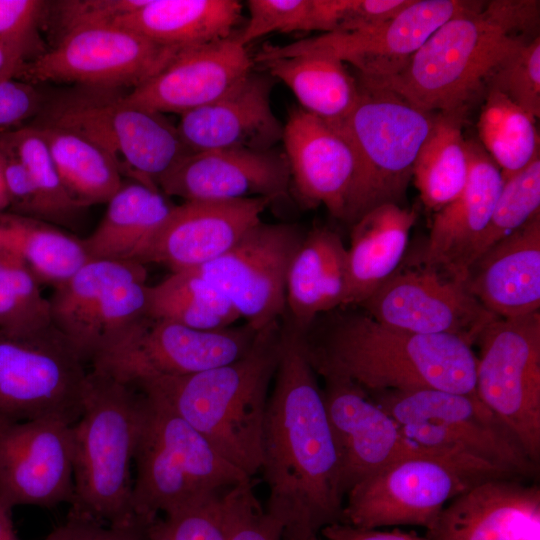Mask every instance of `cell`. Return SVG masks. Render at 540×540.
<instances>
[{
  "label": "cell",
  "instance_id": "6da1fadb",
  "mask_svg": "<svg viewBox=\"0 0 540 540\" xmlns=\"http://www.w3.org/2000/svg\"><path fill=\"white\" fill-rule=\"evenodd\" d=\"M281 323L260 471L268 488L265 511L281 523L285 540H305L341 522L345 496L323 390L304 352L301 331L285 318Z\"/></svg>",
  "mask_w": 540,
  "mask_h": 540
},
{
  "label": "cell",
  "instance_id": "7a4b0ae2",
  "mask_svg": "<svg viewBox=\"0 0 540 540\" xmlns=\"http://www.w3.org/2000/svg\"><path fill=\"white\" fill-rule=\"evenodd\" d=\"M301 338L317 375L348 380L367 394L433 388L476 395L477 356L458 336L408 332L340 307L316 317Z\"/></svg>",
  "mask_w": 540,
  "mask_h": 540
},
{
  "label": "cell",
  "instance_id": "3957f363",
  "mask_svg": "<svg viewBox=\"0 0 540 540\" xmlns=\"http://www.w3.org/2000/svg\"><path fill=\"white\" fill-rule=\"evenodd\" d=\"M539 6L535 0L479 1L442 24L397 74L358 78L426 112L467 108L499 66L534 38L528 36Z\"/></svg>",
  "mask_w": 540,
  "mask_h": 540
},
{
  "label": "cell",
  "instance_id": "277c9868",
  "mask_svg": "<svg viewBox=\"0 0 540 540\" xmlns=\"http://www.w3.org/2000/svg\"><path fill=\"white\" fill-rule=\"evenodd\" d=\"M281 320L260 330L241 359L189 375H159L132 386L166 404L231 464L253 478L262 465L270 386L281 350Z\"/></svg>",
  "mask_w": 540,
  "mask_h": 540
},
{
  "label": "cell",
  "instance_id": "5b68a950",
  "mask_svg": "<svg viewBox=\"0 0 540 540\" xmlns=\"http://www.w3.org/2000/svg\"><path fill=\"white\" fill-rule=\"evenodd\" d=\"M143 394L93 369L87 372L82 410L72 425L74 498L70 513L105 524L134 519L131 464L140 433Z\"/></svg>",
  "mask_w": 540,
  "mask_h": 540
},
{
  "label": "cell",
  "instance_id": "8992f818",
  "mask_svg": "<svg viewBox=\"0 0 540 540\" xmlns=\"http://www.w3.org/2000/svg\"><path fill=\"white\" fill-rule=\"evenodd\" d=\"M143 397L133 460L132 509L137 518L150 523L160 513H175L253 479L166 404Z\"/></svg>",
  "mask_w": 540,
  "mask_h": 540
},
{
  "label": "cell",
  "instance_id": "52a82bcc",
  "mask_svg": "<svg viewBox=\"0 0 540 540\" xmlns=\"http://www.w3.org/2000/svg\"><path fill=\"white\" fill-rule=\"evenodd\" d=\"M493 478L519 477L460 450L429 448L356 484L346 494L340 523L363 529L409 524L428 530L448 502Z\"/></svg>",
  "mask_w": 540,
  "mask_h": 540
},
{
  "label": "cell",
  "instance_id": "ba28073f",
  "mask_svg": "<svg viewBox=\"0 0 540 540\" xmlns=\"http://www.w3.org/2000/svg\"><path fill=\"white\" fill-rule=\"evenodd\" d=\"M357 80L360 94L355 108L343 122L335 123L343 128L358 156L351 224L376 206L400 205L435 117L389 89Z\"/></svg>",
  "mask_w": 540,
  "mask_h": 540
},
{
  "label": "cell",
  "instance_id": "9c48e42d",
  "mask_svg": "<svg viewBox=\"0 0 540 540\" xmlns=\"http://www.w3.org/2000/svg\"><path fill=\"white\" fill-rule=\"evenodd\" d=\"M367 395L419 446L460 450L519 477L537 471V465L477 395L433 388Z\"/></svg>",
  "mask_w": 540,
  "mask_h": 540
},
{
  "label": "cell",
  "instance_id": "30bf717a",
  "mask_svg": "<svg viewBox=\"0 0 540 540\" xmlns=\"http://www.w3.org/2000/svg\"><path fill=\"white\" fill-rule=\"evenodd\" d=\"M475 343V392L518 441L528 457L540 459V311L496 318Z\"/></svg>",
  "mask_w": 540,
  "mask_h": 540
},
{
  "label": "cell",
  "instance_id": "8fae6325",
  "mask_svg": "<svg viewBox=\"0 0 540 540\" xmlns=\"http://www.w3.org/2000/svg\"><path fill=\"white\" fill-rule=\"evenodd\" d=\"M259 331L248 324L195 329L143 316L91 363L129 385L159 375H189L229 365L245 356Z\"/></svg>",
  "mask_w": 540,
  "mask_h": 540
},
{
  "label": "cell",
  "instance_id": "7c38bea8",
  "mask_svg": "<svg viewBox=\"0 0 540 540\" xmlns=\"http://www.w3.org/2000/svg\"><path fill=\"white\" fill-rule=\"evenodd\" d=\"M85 363L52 326L25 338L0 332V425L80 417Z\"/></svg>",
  "mask_w": 540,
  "mask_h": 540
},
{
  "label": "cell",
  "instance_id": "4fadbf2b",
  "mask_svg": "<svg viewBox=\"0 0 540 540\" xmlns=\"http://www.w3.org/2000/svg\"><path fill=\"white\" fill-rule=\"evenodd\" d=\"M146 278L139 262L90 260L54 287L52 325L85 364L146 315Z\"/></svg>",
  "mask_w": 540,
  "mask_h": 540
},
{
  "label": "cell",
  "instance_id": "5bb4252c",
  "mask_svg": "<svg viewBox=\"0 0 540 540\" xmlns=\"http://www.w3.org/2000/svg\"><path fill=\"white\" fill-rule=\"evenodd\" d=\"M49 124L98 145L121 175L152 188L191 152L162 113L114 100L78 101L58 109ZM159 189V188H158Z\"/></svg>",
  "mask_w": 540,
  "mask_h": 540
},
{
  "label": "cell",
  "instance_id": "9a60e30c",
  "mask_svg": "<svg viewBox=\"0 0 540 540\" xmlns=\"http://www.w3.org/2000/svg\"><path fill=\"white\" fill-rule=\"evenodd\" d=\"M180 50L116 23L90 25L63 34L54 48L26 64L21 77L101 89L135 88L157 74Z\"/></svg>",
  "mask_w": 540,
  "mask_h": 540
},
{
  "label": "cell",
  "instance_id": "2e32d148",
  "mask_svg": "<svg viewBox=\"0 0 540 540\" xmlns=\"http://www.w3.org/2000/svg\"><path fill=\"white\" fill-rule=\"evenodd\" d=\"M479 1L412 0L394 17L355 32L324 33L286 45H266L254 58L266 59L300 54L337 58L358 71V77L381 80L397 74L425 41L446 21Z\"/></svg>",
  "mask_w": 540,
  "mask_h": 540
},
{
  "label": "cell",
  "instance_id": "e0dca14e",
  "mask_svg": "<svg viewBox=\"0 0 540 540\" xmlns=\"http://www.w3.org/2000/svg\"><path fill=\"white\" fill-rule=\"evenodd\" d=\"M305 234L296 224L260 221L226 253L195 270L260 331L285 315L287 272Z\"/></svg>",
  "mask_w": 540,
  "mask_h": 540
},
{
  "label": "cell",
  "instance_id": "ac0fdd59",
  "mask_svg": "<svg viewBox=\"0 0 540 540\" xmlns=\"http://www.w3.org/2000/svg\"><path fill=\"white\" fill-rule=\"evenodd\" d=\"M359 306L377 322L426 335H454L473 345L482 329L498 318L461 282L420 265L397 269Z\"/></svg>",
  "mask_w": 540,
  "mask_h": 540
},
{
  "label": "cell",
  "instance_id": "d6986e66",
  "mask_svg": "<svg viewBox=\"0 0 540 540\" xmlns=\"http://www.w3.org/2000/svg\"><path fill=\"white\" fill-rule=\"evenodd\" d=\"M73 498L72 425L55 418L0 425V499L13 509Z\"/></svg>",
  "mask_w": 540,
  "mask_h": 540
},
{
  "label": "cell",
  "instance_id": "ffe728a7",
  "mask_svg": "<svg viewBox=\"0 0 540 540\" xmlns=\"http://www.w3.org/2000/svg\"><path fill=\"white\" fill-rule=\"evenodd\" d=\"M282 142L300 202L310 208L323 205L333 217L348 222L359 164L343 128L293 108L283 125Z\"/></svg>",
  "mask_w": 540,
  "mask_h": 540
},
{
  "label": "cell",
  "instance_id": "44dd1931",
  "mask_svg": "<svg viewBox=\"0 0 540 540\" xmlns=\"http://www.w3.org/2000/svg\"><path fill=\"white\" fill-rule=\"evenodd\" d=\"M324 381L323 396L345 497L356 484L393 462L429 449L405 437L398 423L358 385L338 378Z\"/></svg>",
  "mask_w": 540,
  "mask_h": 540
},
{
  "label": "cell",
  "instance_id": "7402d4cb",
  "mask_svg": "<svg viewBox=\"0 0 540 540\" xmlns=\"http://www.w3.org/2000/svg\"><path fill=\"white\" fill-rule=\"evenodd\" d=\"M269 198L185 201L175 205L138 259L172 273L199 268L231 249L271 204Z\"/></svg>",
  "mask_w": 540,
  "mask_h": 540
},
{
  "label": "cell",
  "instance_id": "603a6c76",
  "mask_svg": "<svg viewBox=\"0 0 540 540\" xmlns=\"http://www.w3.org/2000/svg\"><path fill=\"white\" fill-rule=\"evenodd\" d=\"M254 63L236 36L184 48L123 99L162 114L182 115L227 93L253 71Z\"/></svg>",
  "mask_w": 540,
  "mask_h": 540
},
{
  "label": "cell",
  "instance_id": "cb8c5ba5",
  "mask_svg": "<svg viewBox=\"0 0 540 540\" xmlns=\"http://www.w3.org/2000/svg\"><path fill=\"white\" fill-rule=\"evenodd\" d=\"M290 171L284 153L220 149L191 153L158 183L166 196L185 201L285 197Z\"/></svg>",
  "mask_w": 540,
  "mask_h": 540
},
{
  "label": "cell",
  "instance_id": "d4e9b609",
  "mask_svg": "<svg viewBox=\"0 0 540 540\" xmlns=\"http://www.w3.org/2000/svg\"><path fill=\"white\" fill-rule=\"evenodd\" d=\"M272 76L252 71L215 101L181 115L177 130L191 153L266 151L282 141L283 125L271 106Z\"/></svg>",
  "mask_w": 540,
  "mask_h": 540
},
{
  "label": "cell",
  "instance_id": "484cf974",
  "mask_svg": "<svg viewBox=\"0 0 540 540\" xmlns=\"http://www.w3.org/2000/svg\"><path fill=\"white\" fill-rule=\"evenodd\" d=\"M469 174L461 193L436 211L419 264L461 282L475 259L503 185L500 168L475 141H467Z\"/></svg>",
  "mask_w": 540,
  "mask_h": 540
},
{
  "label": "cell",
  "instance_id": "4316f807",
  "mask_svg": "<svg viewBox=\"0 0 540 540\" xmlns=\"http://www.w3.org/2000/svg\"><path fill=\"white\" fill-rule=\"evenodd\" d=\"M431 540H540V489L517 478L485 480L447 504Z\"/></svg>",
  "mask_w": 540,
  "mask_h": 540
},
{
  "label": "cell",
  "instance_id": "83f0119b",
  "mask_svg": "<svg viewBox=\"0 0 540 540\" xmlns=\"http://www.w3.org/2000/svg\"><path fill=\"white\" fill-rule=\"evenodd\" d=\"M468 291L498 318L540 309V213L494 243L468 268Z\"/></svg>",
  "mask_w": 540,
  "mask_h": 540
},
{
  "label": "cell",
  "instance_id": "f1b7e54d",
  "mask_svg": "<svg viewBox=\"0 0 540 540\" xmlns=\"http://www.w3.org/2000/svg\"><path fill=\"white\" fill-rule=\"evenodd\" d=\"M348 286V253L341 237L315 228L305 234L290 262L284 317L302 332L319 315L343 307Z\"/></svg>",
  "mask_w": 540,
  "mask_h": 540
},
{
  "label": "cell",
  "instance_id": "f546056e",
  "mask_svg": "<svg viewBox=\"0 0 540 540\" xmlns=\"http://www.w3.org/2000/svg\"><path fill=\"white\" fill-rule=\"evenodd\" d=\"M417 219L395 203L376 206L352 224L348 294L343 307L359 306L399 267Z\"/></svg>",
  "mask_w": 540,
  "mask_h": 540
},
{
  "label": "cell",
  "instance_id": "4dcf8cb0",
  "mask_svg": "<svg viewBox=\"0 0 540 540\" xmlns=\"http://www.w3.org/2000/svg\"><path fill=\"white\" fill-rule=\"evenodd\" d=\"M241 13L236 0H146L114 23L155 43L184 49L231 37Z\"/></svg>",
  "mask_w": 540,
  "mask_h": 540
},
{
  "label": "cell",
  "instance_id": "1f68e13d",
  "mask_svg": "<svg viewBox=\"0 0 540 540\" xmlns=\"http://www.w3.org/2000/svg\"><path fill=\"white\" fill-rule=\"evenodd\" d=\"M107 203L95 231L82 240L90 260L138 262L175 206L160 189L133 180Z\"/></svg>",
  "mask_w": 540,
  "mask_h": 540
},
{
  "label": "cell",
  "instance_id": "d6a6232c",
  "mask_svg": "<svg viewBox=\"0 0 540 540\" xmlns=\"http://www.w3.org/2000/svg\"><path fill=\"white\" fill-rule=\"evenodd\" d=\"M260 63L292 91L302 110L326 122H343L358 102L359 82L337 58L300 54Z\"/></svg>",
  "mask_w": 540,
  "mask_h": 540
},
{
  "label": "cell",
  "instance_id": "836d02e7",
  "mask_svg": "<svg viewBox=\"0 0 540 540\" xmlns=\"http://www.w3.org/2000/svg\"><path fill=\"white\" fill-rule=\"evenodd\" d=\"M466 109L435 113L414 163L412 177L420 198L435 212L454 200L467 182L469 156L462 132Z\"/></svg>",
  "mask_w": 540,
  "mask_h": 540
},
{
  "label": "cell",
  "instance_id": "e575fe53",
  "mask_svg": "<svg viewBox=\"0 0 540 540\" xmlns=\"http://www.w3.org/2000/svg\"><path fill=\"white\" fill-rule=\"evenodd\" d=\"M0 247L17 257L38 282L54 287L90 261L82 240L22 215L0 216Z\"/></svg>",
  "mask_w": 540,
  "mask_h": 540
},
{
  "label": "cell",
  "instance_id": "d590c367",
  "mask_svg": "<svg viewBox=\"0 0 540 540\" xmlns=\"http://www.w3.org/2000/svg\"><path fill=\"white\" fill-rule=\"evenodd\" d=\"M62 183L81 207L107 203L123 184L112 159L95 143L69 129L38 127Z\"/></svg>",
  "mask_w": 540,
  "mask_h": 540
},
{
  "label": "cell",
  "instance_id": "8d00e7d4",
  "mask_svg": "<svg viewBox=\"0 0 540 540\" xmlns=\"http://www.w3.org/2000/svg\"><path fill=\"white\" fill-rule=\"evenodd\" d=\"M146 316L195 329H221L240 319L224 293L197 270L173 272L148 286Z\"/></svg>",
  "mask_w": 540,
  "mask_h": 540
},
{
  "label": "cell",
  "instance_id": "74e56055",
  "mask_svg": "<svg viewBox=\"0 0 540 540\" xmlns=\"http://www.w3.org/2000/svg\"><path fill=\"white\" fill-rule=\"evenodd\" d=\"M535 121L506 95L488 88L477 129L482 148L503 178L520 171L540 154Z\"/></svg>",
  "mask_w": 540,
  "mask_h": 540
},
{
  "label": "cell",
  "instance_id": "f35d334b",
  "mask_svg": "<svg viewBox=\"0 0 540 540\" xmlns=\"http://www.w3.org/2000/svg\"><path fill=\"white\" fill-rule=\"evenodd\" d=\"M253 479L172 514L156 517L145 540H227L240 511L254 495Z\"/></svg>",
  "mask_w": 540,
  "mask_h": 540
},
{
  "label": "cell",
  "instance_id": "ab89813d",
  "mask_svg": "<svg viewBox=\"0 0 540 540\" xmlns=\"http://www.w3.org/2000/svg\"><path fill=\"white\" fill-rule=\"evenodd\" d=\"M52 326L50 301L42 296L38 280L0 247V332L25 338Z\"/></svg>",
  "mask_w": 540,
  "mask_h": 540
},
{
  "label": "cell",
  "instance_id": "60d3db41",
  "mask_svg": "<svg viewBox=\"0 0 540 540\" xmlns=\"http://www.w3.org/2000/svg\"><path fill=\"white\" fill-rule=\"evenodd\" d=\"M0 147L27 170L39 196L43 220L68 223L83 208L64 187L38 127H24L3 135Z\"/></svg>",
  "mask_w": 540,
  "mask_h": 540
},
{
  "label": "cell",
  "instance_id": "b9f144b4",
  "mask_svg": "<svg viewBox=\"0 0 540 540\" xmlns=\"http://www.w3.org/2000/svg\"><path fill=\"white\" fill-rule=\"evenodd\" d=\"M503 180L491 218L478 244L475 259L540 213V154L523 169Z\"/></svg>",
  "mask_w": 540,
  "mask_h": 540
},
{
  "label": "cell",
  "instance_id": "7bdbcfd3",
  "mask_svg": "<svg viewBox=\"0 0 540 540\" xmlns=\"http://www.w3.org/2000/svg\"><path fill=\"white\" fill-rule=\"evenodd\" d=\"M536 120L540 116V37L537 35L493 73L487 84Z\"/></svg>",
  "mask_w": 540,
  "mask_h": 540
},
{
  "label": "cell",
  "instance_id": "ee69618b",
  "mask_svg": "<svg viewBox=\"0 0 540 540\" xmlns=\"http://www.w3.org/2000/svg\"><path fill=\"white\" fill-rule=\"evenodd\" d=\"M247 7L248 22L236 36L244 46L271 33L315 31L313 0H249Z\"/></svg>",
  "mask_w": 540,
  "mask_h": 540
},
{
  "label": "cell",
  "instance_id": "f6af8a7d",
  "mask_svg": "<svg viewBox=\"0 0 540 540\" xmlns=\"http://www.w3.org/2000/svg\"><path fill=\"white\" fill-rule=\"evenodd\" d=\"M44 7L38 0H0V40L26 58L33 55L40 46L37 29Z\"/></svg>",
  "mask_w": 540,
  "mask_h": 540
},
{
  "label": "cell",
  "instance_id": "bcb514c9",
  "mask_svg": "<svg viewBox=\"0 0 540 540\" xmlns=\"http://www.w3.org/2000/svg\"><path fill=\"white\" fill-rule=\"evenodd\" d=\"M148 524L141 519L105 524L69 513L66 522L54 528L42 540H145Z\"/></svg>",
  "mask_w": 540,
  "mask_h": 540
},
{
  "label": "cell",
  "instance_id": "7dc6e473",
  "mask_svg": "<svg viewBox=\"0 0 540 540\" xmlns=\"http://www.w3.org/2000/svg\"><path fill=\"white\" fill-rule=\"evenodd\" d=\"M146 0H72L59 3V20L63 34L73 29L104 23H114Z\"/></svg>",
  "mask_w": 540,
  "mask_h": 540
},
{
  "label": "cell",
  "instance_id": "c3c4849f",
  "mask_svg": "<svg viewBox=\"0 0 540 540\" xmlns=\"http://www.w3.org/2000/svg\"><path fill=\"white\" fill-rule=\"evenodd\" d=\"M411 2L412 0H344L341 19L334 32H355L378 25L397 15Z\"/></svg>",
  "mask_w": 540,
  "mask_h": 540
},
{
  "label": "cell",
  "instance_id": "681fc988",
  "mask_svg": "<svg viewBox=\"0 0 540 540\" xmlns=\"http://www.w3.org/2000/svg\"><path fill=\"white\" fill-rule=\"evenodd\" d=\"M41 95L28 82L17 79L0 83V128L18 125L41 106Z\"/></svg>",
  "mask_w": 540,
  "mask_h": 540
},
{
  "label": "cell",
  "instance_id": "f907efd6",
  "mask_svg": "<svg viewBox=\"0 0 540 540\" xmlns=\"http://www.w3.org/2000/svg\"><path fill=\"white\" fill-rule=\"evenodd\" d=\"M4 159V175L12 205L20 215L42 219L38 193L22 163L10 152L0 147Z\"/></svg>",
  "mask_w": 540,
  "mask_h": 540
},
{
  "label": "cell",
  "instance_id": "816d5d0a",
  "mask_svg": "<svg viewBox=\"0 0 540 540\" xmlns=\"http://www.w3.org/2000/svg\"><path fill=\"white\" fill-rule=\"evenodd\" d=\"M227 540H285L279 521L252 495L237 516Z\"/></svg>",
  "mask_w": 540,
  "mask_h": 540
},
{
  "label": "cell",
  "instance_id": "f5cc1de1",
  "mask_svg": "<svg viewBox=\"0 0 540 540\" xmlns=\"http://www.w3.org/2000/svg\"><path fill=\"white\" fill-rule=\"evenodd\" d=\"M320 534L325 540H431L398 529L379 531L357 528L340 522L323 527Z\"/></svg>",
  "mask_w": 540,
  "mask_h": 540
},
{
  "label": "cell",
  "instance_id": "db71d44e",
  "mask_svg": "<svg viewBox=\"0 0 540 540\" xmlns=\"http://www.w3.org/2000/svg\"><path fill=\"white\" fill-rule=\"evenodd\" d=\"M26 64L19 50L0 40V83L21 77Z\"/></svg>",
  "mask_w": 540,
  "mask_h": 540
},
{
  "label": "cell",
  "instance_id": "11a10c76",
  "mask_svg": "<svg viewBox=\"0 0 540 540\" xmlns=\"http://www.w3.org/2000/svg\"><path fill=\"white\" fill-rule=\"evenodd\" d=\"M12 510L0 499V540H19L12 519Z\"/></svg>",
  "mask_w": 540,
  "mask_h": 540
},
{
  "label": "cell",
  "instance_id": "9f6ffc18",
  "mask_svg": "<svg viewBox=\"0 0 540 540\" xmlns=\"http://www.w3.org/2000/svg\"><path fill=\"white\" fill-rule=\"evenodd\" d=\"M10 205V198L7 191L5 175H4V159L0 150V211Z\"/></svg>",
  "mask_w": 540,
  "mask_h": 540
},
{
  "label": "cell",
  "instance_id": "6f0895ef",
  "mask_svg": "<svg viewBox=\"0 0 540 540\" xmlns=\"http://www.w3.org/2000/svg\"><path fill=\"white\" fill-rule=\"evenodd\" d=\"M305 540H325V539L322 536L320 537L318 534V535L311 536Z\"/></svg>",
  "mask_w": 540,
  "mask_h": 540
}]
</instances>
